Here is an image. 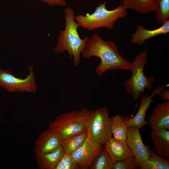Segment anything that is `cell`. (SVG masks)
Masks as SVG:
<instances>
[{
    "instance_id": "cell-19",
    "label": "cell",
    "mask_w": 169,
    "mask_h": 169,
    "mask_svg": "<svg viewBox=\"0 0 169 169\" xmlns=\"http://www.w3.org/2000/svg\"><path fill=\"white\" fill-rule=\"evenodd\" d=\"M139 167L141 169H169V162L150 149L148 158L139 164Z\"/></svg>"
},
{
    "instance_id": "cell-10",
    "label": "cell",
    "mask_w": 169,
    "mask_h": 169,
    "mask_svg": "<svg viewBox=\"0 0 169 169\" xmlns=\"http://www.w3.org/2000/svg\"><path fill=\"white\" fill-rule=\"evenodd\" d=\"M62 138L56 132L48 128L42 132L35 140L33 151L35 156L53 151L61 146Z\"/></svg>"
},
{
    "instance_id": "cell-22",
    "label": "cell",
    "mask_w": 169,
    "mask_h": 169,
    "mask_svg": "<svg viewBox=\"0 0 169 169\" xmlns=\"http://www.w3.org/2000/svg\"><path fill=\"white\" fill-rule=\"evenodd\" d=\"M155 13L156 21L161 25L169 19V0H161L159 9Z\"/></svg>"
},
{
    "instance_id": "cell-15",
    "label": "cell",
    "mask_w": 169,
    "mask_h": 169,
    "mask_svg": "<svg viewBox=\"0 0 169 169\" xmlns=\"http://www.w3.org/2000/svg\"><path fill=\"white\" fill-rule=\"evenodd\" d=\"M169 130L162 129L152 131L150 136L153 144L154 151L163 158H169Z\"/></svg>"
},
{
    "instance_id": "cell-25",
    "label": "cell",
    "mask_w": 169,
    "mask_h": 169,
    "mask_svg": "<svg viewBox=\"0 0 169 169\" xmlns=\"http://www.w3.org/2000/svg\"><path fill=\"white\" fill-rule=\"evenodd\" d=\"M42 2L51 6L60 5L65 6L66 2L65 0H41Z\"/></svg>"
},
{
    "instance_id": "cell-16",
    "label": "cell",
    "mask_w": 169,
    "mask_h": 169,
    "mask_svg": "<svg viewBox=\"0 0 169 169\" xmlns=\"http://www.w3.org/2000/svg\"><path fill=\"white\" fill-rule=\"evenodd\" d=\"M161 0H120L121 4L127 9L142 14L155 12L159 9Z\"/></svg>"
},
{
    "instance_id": "cell-20",
    "label": "cell",
    "mask_w": 169,
    "mask_h": 169,
    "mask_svg": "<svg viewBox=\"0 0 169 169\" xmlns=\"http://www.w3.org/2000/svg\"><path fill=\"white\" fill-rule=\"evenodd\" d=\"M87 137V130L68 138L62 139L61 146L64 153L71 154L84 143Z\"/></svg>"
},
{
    "instance_id": "cell-23",
    "label": "cell",
    "mask_w": 169,
    "mask_h": 169,
    "mask_svg": "<svg viewBox=\"0 0 169 169\" xmlns=\"http://www.w3.org/2000/svg\"><path fill=\"white\" fill-rule=\"evenodd\" d=\"M54 169H80L71 154H64Z\"/></svg>"
},
{
    "instance_id": "cell-12",
    "label": "cell",
    "mask_w": 169,
    "mask_h": 169,
    "mask_svg": "<svg viewBox=\"0 0 169 169\" xmlns=\"http://www.w3.org/2000/svg\"><path fill=\"white\" fill-rule=\"evenodd\" d=\"M148 122L152 131L169 130V100L156 105L148 118Z\"/></svg>"
},
{
    "instance_id": "cell-26",
    "label": "cell",
    "mask_w": 169,
    "mask_h": 169,
    "mask_svg": "<svg viewBox=\"0 0 169 169\" xmlns=\"http://www.w3.org/2000/svg\"><path fill=\"white\" fill-rule=\"evenodd\" d=\"M160 93L161 98L162 100H169V90L164 89Z\"/></svg>"
},
{
    "instance_id": "cell-1",
    "label": "cell",
    "mask_w": 169,
    "mask_h": 169,
    "mask_svg": "<svg viewBox=\"0 0 169 169\" xmlns=\"http://www.w3.org/2000/svg\"><path fill=\"white\" fill-rule=\"evenodd\" d=\"M82 53L84 57L89 59L96 56L100 59L95 69L99 76L110 70L130 69L131 62L121 55L116 44L105 41L96 33L89 39Z\"/></svg>"
},
{
    "instance_id": "cell-3",
    "label": "cell",
    "mask_w": 169,
    "mask_h": 169,
    "mask_svg": "<svg viewBox=\"0 0 169 169\" xmlns=\"http://www.w3.org/2000/svg\"><path fill=\"white\" fill-rule=\"evenodd\" d=\"M106 2L100 3L91 14L76 15L75 21L79 26L88 30L101 28L112 29L117 20L127 15L128 12L126 8L121 4L113 10H108L106 8Z\"/></svg>"
},
{
    "instance_id": "cell-7",
    "label": "cell",
    "mask_w": 169,
    "mask_h": 169,
    "mask_svg": "<svg viewBox=\"0 0 169 169\" xmlns=\"http://www.w3.org/2000/svg\"><path fill=\"white\" fill-rule=\"evenodd\" d=\"M24 79L18 78L8 70L0 68V86L10 92L35 93L37 86L33 66Z\"/></svg>"
},
{
    "instance_id": "cell-18",
    "label": "cell",
    "mask_w": 169,
    "mask_h": 169,
    "mask_svg": "<svg viewBox=\"0 0 169 169\" xmlns=\"http://www.w3.org/2000/svg\"><path fill=\"white\" fill-rule=\"evenodd\" d=\"M130 117L127 115H117L111 117L110 127L114 138L117 140L126 142L128 126L127 123Z\"/></svg>"
},
{
    "instance_id": "cell-17",
    "label": "cell",
    "mask_w": 169,
    "mask_h": 169,
    "mask_svg": "<svg viewBox=\"0 0 169 169\" xmlns=\"http://www.w3.org/2000/svg\"><path fill=\"white\" fill-rule=\"evenodd\" d=\"M64 154L61 146L56 150L36 156L37 164L40 169H54Z\"/></svg>"
},
{
    "instance_id": "cell-9",
    "label": "cell",
    "mask_w": 169,
    "mask_h": 169,
    "mask_svg": "<svg viewBox=\"0 0 169 169\" xmlns=\"http://www.w3.org/2000/svg\"><path fill=\"white\" fill-rule=\"evenodd\" d=\"M139 129L134 126L128 127L126 141L128 146L139 164L147 159L150 149L148 145L144 144Z\"/></svg>"
},
{
    "instance_id": "cell-11",
    "label": "cell",
    "mask_w": 169,
    "mask_h": 169,
    "mask_svg": "<svg viewBox=\"0 0 169 169\" xmlns=\"http://www.w3.org/2000/svg\"><path fill=\"white\" fill-rule=\"evenodd\" d=\"M168 86V84L157 86L153 89L150 95H145L143 96L137 112L133 117H130L127 121L128 127L134 126L140 129L147 124L148 122L145 120L146 114L151 103L153 102L152 98L155 95L160 94L164 89Z\"/></svg>"
},
{
    "instance_id": "cell-5",
    "label": "cell",
    "mask_w": 169,
    "mask_h": 169,
    "mask_svg": "<svg viewBox=\"0 0 169 169\" xmlns=\"http://www.w3.org/2000/svg\"><path fill=\"white\" fill-rule=\"evenodd\" d=\"M148 59V52L145 49L136 55L131 62L130 70L132 75L124 83V86L127 92L131 95L134 99L137 100L145 90L148 91L152 88L154 79L153 77H147L143 70Z\"/></svg>"
},
{
    "instance_id": "cell-6",
    "label": "cell",
    "mask_w": 169,
    "mask_h": 169,
    "mask_svg": "<svg viewBox=\"0 0 169 169\" xmlns=\"http://www.w3.org/2000/svg\"><path fill=\"white\" fill-rule=\"evenodd\" d=\"M48 127L58 133L62 139L84 132L86 130L83 112L75 110L59 115L49 123Z\"/></svg>"
},
{
    "instance_id": "cell-14",
    "label": "cell",
    "mask_w": 169,
    "mask_h": 169,
    "mask_svg": "<svg viewBox=\"0 0 169 169\" xmlns=\"http://www.w3.org/2000/svg\"><path fill=\"white\" fill-rule=\"evenodd\" d=\"M104 145L105 149L114 162L134 156L126 142L112 137Z\"/></svg>"
},
{
    "instance_id": "cell-13",
    "label": "cell",
    "mask_w": 169,
    "mask_h": 169,
    "mask_svg": "<svg viewBox=\"0 0 169 169\" xmlns=\"http://www.w3.org/2000/svg\"><path fill=\"white\" fill-rule=\"evenodd\" d=\"M169 32V19L166 20L160 27L149 30L141 25H138L131 37L132 44L142 45L146 40L156 36L166 35Z\"/></svg>"
},
{
    "instance_id": "cell-24",
    "label": "cell",
    "mask_w": 169,
    "mask_h": 169,
    "mask_svg": "<svg viewBox=\"0 0 169 169\" xmlns=\"http://www.w3.org/2000/svg\"><path fill=\"white\" fill-rule=\"evenodd\" d=\"M139 167V163L134 156L118 161L114 162L113 169H134Z\"/></svg>"
},
{
    "instance_id": "cell-4",
    "label": "cell",
    "mask_w": 169,
    "mask_h": 169,
    "mask_svg": "<svg viewBox=\"0 0 169 169\" xmlns=\"http://www.w3.org/2000/svg\"><path fill=\"white\" fill-rule=\"evenodd\" d=\"M80 110L85 117V123L87 137L93 141L101 145L112 137L111 117L108 110L101 108L95 111L83 107Z\"/></svg>"
},
{
    "instance_id": "cell-8",
    "label": "cell",
    "mask_w": 169,
    "mask_h": 169,
    "mask_svg": "<svg viewBox=\"0 0 169 169\" xmlns=\"http://www.w3.org/2000/svg\"><path fill=\"white\" fill-rule=\"evenodd\" d=\"M103 149L102 145L87 137L82 145L71 155L80 169H85L90 167L95 158Z\"/></svg>"
},
{
    "instance_id": "cell-21",
    "label": "cell",
    "mask_w": 169,
    "mask_h": 169,
    "mask_svg": "<svg viewBox=\"0 0 169 169\" xmlns=\"http://www.w3.org/2000/svg\"><path fill=\"white\" fill-rule=\"evenodd\" d=\"M114 162L105 150L103 149L95 158L91 169H112Z\"/></svg>"
},
{
    "instance_id": "cell-2",
    "label": "cell",
    "mask_w": 169,
    "mask_h": 169,
    "mask_svg": "<svg viewBox=\"0 0 169 169\" xmlns=\"http://www.w3.org/2000/svg\"><path fill=\"white\" fill-rule=\"evenodd\" d=\"M66 26L64 30L60 31L56 45L54 48V52L60 54L65 51L69 57L74 58V65L75 67L80 63V54L84 49L89 38H81L77 31L79 25L74 20V11L70 7L64 11Z\"/></svg>"
}]
</instances>
